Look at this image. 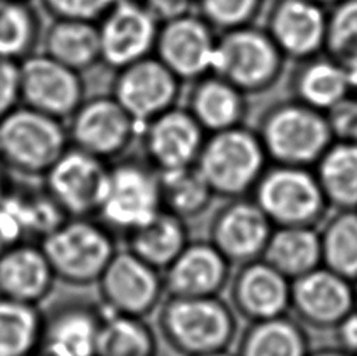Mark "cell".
Returning <instances> with one entry per match:
<instances>
[{"mask_svg": "<svg viewBox=\"0 0 357 356\" xmlns=\"http://www.w3.org/2000/svg\"><path fill=\"white\" fill-rule=\"evenodd\" d=\"M43 43L44 54L80 74L100 63L99 27L94 21L54 19Z\"/></svg>", "mask_w": 357, "mask_h": 356, "instance_id": "27", "label": "cell"}, {"mask_svg": "<svg viewBox=\"0 0 357 356\" xmlns=\"http://www.w3.org/2000/svg\"><path fill=\"white\" fill-rule=\"evenodd\" d=\"M254 131L276 165L314 168L334 142L326 113L293 98L268 105Z\"/></svg>", "mask_w": 357, "mask_h": 356, "instance_id": "2", "label": "cell"}, {"mask_svg": "<svg viewBox=\"0 0 357 356\" xmlns=\"http://www.w3.org/2000/svg\"><path fill=\"white\" fill-rule=\"evenodd\" d=\"M307 356H354V355L342 350L340 347H324V348H318V350H310Z\"/></svg>", "mask_w": 357, "mask_h": 356, "instance_id": "45", "label": "cell"}, {"mask_svg": "<svg viewBox=\"0 0 357 356\" xmlns=\"http://www.w3.org/2000/svg\"><path fill=\"white\" fill-rule=\"evenodd\" d=\"M324 54L345 68L357 65V0H340L328 10Z\"/></svg>", "mask_w": 357, "mask_h": 356, "instance_id": "36", "label": "cell"}, {"mask_svg": "<svg viewBox=\"0 0 357 356\" xmlns=\"http://www.w3.org/2000/svg\"><path fill=\"white\" fill-rule=\"evenodd\" d=\"M266 0H195V11L222 34L256 22Z\"/></svg>", "mask_w": 357, "mask_h": 356, "instance_id": "37", "label": "cell"}, {"mask_svg": "<svg viewBox=\"0 0 357 356\" xmlns=\"http://www.w3.org/2000/svg\"><path fill=\"white\" fill-rule=\"evenodd\" d=\"M104 313L89 304H66L44 316L40 356H94Z\"/></svg>", "mask_w": 357, "mask_h": 356, "instance_id": "23", "label": "cell"}, {"mask_svg": "<svg viewBox=\"0 0 357 356\" xmlns=\"http://www.w3.org/2000/svg\"><path fill=\"white\" fill-rule=\"evenodd\" d=\"M232 264L208 240H190L162 272L168 297H220L231 279Z\"/></svg>", "mask_w": 357, "mask_h": 356, "instance_id": "21", "label": "cell"}, {"mask_svg": "<svg viewBox=\"0 0 357 356\" xmlns=\"http://www.w3.org/2000/svg\"><path fill=\"white\" fill-rule=\"evenodd\" d=\"M251 198L274 228H318L331 209L314 168L293 165H268Z\"/></svg>", "mask_w": 357, "mask_h": 356, "instance_id": "7", "label": "cell"}, {"mask_svg": "<svg viewBox=\"0 0 357 356\" xmlns=\"http://www.w3.org/2000/svg\"><path fill=\"white\" fill-rule=\"evenodd\" d=\"M158 332L178 356L229 350L238 332V317L220 297H165L158 306Z\"/></svg>", "mask_w": 357, "mask_h": 356, "instance_id": "1", "label": "cell"}, {"mask_svg": "<svg viewBox=\"0 0 357 356\" xmlns=\"http://www.w3.org/2000/svg\"><path fill=\"white\" fill-rule=\"evenodd\" d=\"M110 163L77 148L65 151L46 175L41 186L66 217H96L108 193Z\"/></svg>", "mask_w": 357, "mask_h": 356, "instance_id": "9", "label": "cell"}, {"mask_svg": "<svg viewBox=\"0 0 357 356\" xmlns=\"http://www.w3.org/2000/svg\"><path fill=\"white\" fill-rule=\"evenodd\" d=\"M43 325L40 306L0 297V356L36 355Z\"/></svg>", "mask_w": 357, "mask_h": 356, "instance_id": "32", "label": "cell"}, {"mask_svg": "<svg viewBox=\"0 0 357 356\" xmlns=\"http://www.w3.org/2000/svg\"><path fill=\"white\" fill-rule=\"evenodd\" d=\"M24 240H29L25 226L13 201L6 195L0 202V253Z\"/></svg>", "mask_w": 357, "mask_h": 356, "instance_id": "41", "label": "cell"}, {"mask_svg": "<svg viewBox=\"0 0 357 356\" xmlns=\"http://www.w3.org/2000/svg\"><path fill=\"white\" fill-rule=\"evenodd\" d=\"M13 184V176L8 173V170L3 167V163L0 162V202L5 200V196L8 195Z\"/></svg>", "mask_w": 357, "mask_h": 356, "instance_id": "44", "label": "cell"}, {"mask_svg": "<svg viewBox=\"0 0 357 356\" xmlns=\"http://www.w3.org/2000/svg\"><path fill=\"white\" fill-rule=\"evenodd\" d=\"M356 356H357V355H356Z\"/></svg>", "mask_w": 357, "mask_h": 356, "instance_id": "51", "label": "cell"}, {"mask_svg": "<svg viewBox=\"0 0 357 356\" xmlns=\"http://www.w3.org/2000/svg\"><path fill=\"white\" fill-rule=\"evenodd\" d=\"M287 61L266 30L251 24L218 34L212 73L254 96L278 85Z\"/></svg>", "mask_w": 357, "mask_h": 356, "instance_id": "6", "label": "cell"}, {"mask_svg": "<svg viewBox=\"0 0 357 356\" xmlns=\"http://www.w3.org/2000/svg\"><path fill=\"white\" fill-rule=\"evenodd\" d=\"M69 144L108 163L116 162L139 137L137 124L113 96L86 98L66 121Z\"/></svg>", "mask_w": 357, "mask_h": 356, "instance_id": "11", "label": "cell"}, {"mask_svg": "<svg viewBox=\"0 0 357 356\" xmlns=\"http://www.w3.org/2000/svg\"><path fill=\"white\" fill-rule=\"evenodd\" d=\"M289 79L290 98L324 113L351 94L345 66L328 54L295 61Z\"/></svg>", "mask_w": 357, "mask_h": 356, "instance_id": "25", "label": "cell"}, {"mask_svg": "<svg viewBox=\"0 0 357 356\" xmlns=\"http://www.w3.org/2000/svg\"><path fill=\"white\" fill-rule=\"evenodd\" d=\"M96 284L105 314L146 319L167 297L162 272L127 248L114 253Z\"/></svg>", "mask_w": 357, "mask_h": 356, "instance_id": "10", "label": "cell"}, {"mask_svg": "<svg viewBox=\"0 0 357 356\" xmlns=\"http://www.w3.org/2000/svg\"><path fill=\"white\" fill-rule=\"evenodd\" d=\"M326 118L334 140L357 143V98L349 94L333 109L326 112Z\"/></svg>", "mask_w": 357, "mask_h": 356, "instance_id": "39", "label": "cell"}, {"mask_svg": "<svg viewBox=\"0 0 357 356\" xmlns=\"http://www.w3.org/2000/svg\"><path fill=\"white\" fill-rule=\"evenodd\" d=\"M268 163L257 132L241 124L207 133L195 167L216 196L229 200L251 195Z\"/></svg>", "mask_w": 357, "mask_h": 356, "instance_id": "4", "label": "cell"}, {"mask_svg": "<svg viewBox=\"0 0 357 356\" xmlns=\"http://www.w3.org/2000/svg\"><path fill=\"white\" fill-rule=\"evenodd\" d=\"M227 285L229 304L248 323L290 313L291 281L262 258L237 265Z\"/></svg>", "mask_w": 357, "mask_h": 356, "instance_id": "20", "label": "cell"}, {"mask_svg": "<svg viewBox=\"0 0 357 356\" xmlns=\"http://www.w3.org/2000/svg\"><path fill=\"white\" fill-rule=\"evenodd\" d=\"M21 105L19 63L0 59V121Z\"/></svg>", "mask_w": 357, "mask_h": 356, "instance_id": "40", "label": "cell"}, {"mask_svg": "<svg viewBox=\"0 0 357 356\" xmlns=\"http://www.w3.org/2000/svg\"><path fill=\"white\" fill-rule=\"evenodd\" d=\"M318 232L323 267L357 281V211H337L324 218Z\"/></svg>", "mask_w": 357, "mask_h": 356, "instance_id": "34", "label": "cell"}, {"mask_svg": "<svg viewBox=\"0 0 357 356\" xmlns=\"http://www.w3.org/2000/svg\"><path fill=\"white\" fill-rule=\"evenodd\" d=\"M114 2L116 0H43L54 19H82L94 22H98Z\"/></svg>", "mask_w": 357, "mask_h": 356, "instance_id": "38", "label": "cell"}, {"mask_svg": "<svg viewBox=\"0 0 357 356\" xmlns=\"http://www.w3.org/2000/svg\"><path fill=\"white\" fill-rule=\"evenodd\" d=\"M262 259L293 281L323 265L318 228H274Z\"/></svg>", "mask_w": 357, "mask_h": 356, "instance_id": "28", "label": "cell"}, {"mask_svg": "<svg viewBox=\"0 0 357 356\" xmlns=\"http://www.w3.org/2000/svg\"><path fill=\"white\" fill-rule=\"evenodd\" d=\"M85 91L82 74L47 54L33 52L19 61V96L29 109L66 123L86 99Z\"/></svg>", "mask_w": 357, "mask_h": 356, "instance_id": "12", "label": "cell"}, {"mask_svg": "<svg viewBox=\"0 0 357 356\" xmlns=\"http://www.w3.org/2000/svg\"><path fill=\"white\" fill-rule=\"evenodd\" d=\"M41 40V19L30 0H0V59L22 61Z\"/></svg>", "mask_w": 357, "mask_h": 356, "instance_id": "31", "label": "cell"}, {"mask_svg": "<svg viewBox=\"0 0 357 356\" xmlns=\"http://www.w3.org/2000/svg\"><path fill=\"white\" fill-rule=\"evenodd\" d=\"M314 2L320 3V5H323V6H326V8H331V6H334L335 3H339L340 0H314Z\"/></svg>", "mask_w": 357, "mask_h": 356, "instance_id": "47", "label": "cell"}, {"mask_svg": "<svg viewBox=\"0 0 357 356\" xmlns=\"http://www.w3.org/2000/svg\"><path fill=\"white\" fill-rule=\"evenodd\" d=\"M33 356H40V355H38V353H36V355H33Z\"/></svg>", "mask_w": 357, "mask_h": 356, "instance_id": "50", "label": "cell"}, {"mask_svg": "<svg viewBox=\"0 0 357 356\" xmlns=\"http://www.w3.org/2000/svg\"><path fill=\"white\" fill-rule=\"evenodd\" d=\"M310 341L305 329L289 314L250 323L237 341L235 356H307Z\"/></svg>", "mask_w": 357, "mask_h": 356, "instance_id": "29", "label": "cell"}, {"mask_svg": "<svg viewBox=\"0 0 357 356\" xmlns=\"http://www.w3.org/2000/svg\"><path fill=\"white\" fill-rule=\"evenodd\" d=\"M40 245L55 278L73 285L98 283L118 251L114 232L96 217H68Z\"/></svg>", "mask_w": 357, "mask_h": 356, "instance_id": "5", "label": "cell"}, {"mask_svg": "<svg viewBox=\"0 0 357 356\" xmlns=\"http://www.w3.org/2000/svg\"><path fill=\"white\" fill-rule=\"evenodd\" d=\"M201 356H235V355L229 353V350H222V352H213V353H207V355H201Z\"/></svg>", "mask_w": 357, "mask_h": 356, "instance_id": "48", "label": "cell"}, {"mask_svg": "<svg viewBox=\"0 0 357 356\" xmlns=\"http://www.w3.org/2000/svg\"><path fill=\"white\" fill-rule=\"evenodd\" d=\"M98 27L100 63L114 71L154 55L160 24L142 0H116Z\"/></svg>", "mask_w": 357, "mask_h": 356, "instance_id": "15", "label": "cell"}, {"mask_svg": "<svg viewBox=\"0 0 357 356\" xmlns=\"http://www.w3.org/2000/svg\"><path fill=\"white\" fill-rule=\"evenodd\" d=\"M207 133L185 107H174L139 131L144 161L158 173L195 167Z\"/></svg>", "mask_w": 357, "mask_h": 356, "instance_id": "18", "label": "cell"}, {"mask_svg": "<svg viewBox=\"0 0 357 356\" xmlns=\"http://www.w3.org/2000/svg\"><path fill=\"white\" fill-rule=\"evenodd\" d=\"M328 10L314 0H273L264 29L287 60L312 59L326 49Z\"/></svg>", "mask_w": 357, "mask_h": 356, "instance_id": "19", "label": "cell"}, {"mask_svg": "<svg viewBox=\"0 0 357 356\" xmlns=\"http://www.w3.org/2000/svg\"><path fill=\"white\" fill-rule=\"evenodd\" d=\"M218 31L191 11L160 24L154 55L183 84H191L213 69Z\"/></svg>", "mask_w": 357, "mask_h": 356, "instance_id": "16", "label": "cell"}, {"mask_svg": "<svg viewBox=\"0 0 357 356\" xmlns=\"http://www.w3.org/2000/svg\"><path fill=\"white\" fill-rule=\"evenodd\" d=\"M126 248L163 272L190 244L187 221L162 209L148 223L126 234Z\"/></svg>", "mask_w": 357, "mask_h": 356, "instance_id": "26", "label": "cell"}, {"mask_svg": "<svg viewBox=\"0 0 357 356\" xmlns=\"http://www.w3.org/2000/svg\"><path fill=\"white\" fill-rule=\"evenodd\" d=\"M55 281L40 242L24 240L0 253V297L40 306Z\"/></svg>", "mask_w": 357, "mask_h": 356, "instance_id": "22", "label": "cell"}, {"mask_svg": "<svg viewBox=\"0 0 357 356\" xmlns=\"http://www.w3.org/2000/svg\"><path fill=\"white\" fill-rule=\"evenodd\" d=\"M160 173L138 158L110 163L108 193L98 218L113 232L124 236L162 211Z\"/></svg>", "mask_w": 357, "mask_h": 356, "instance_id": "8", "label": "cell"}, {"mask_svg": "<svg viewBox=\"0 0 357 356\" xmlns=\"http://www.w3.org/2000/svg\"><path fill=\"white\" fill-rule=\"evenodd\" d=\"M314 171L329 207L357 211V143L334 140Z\"/></svg>", "mask_w": 357, "mask_h": 356, "instance_id": "30", "label": "cell"}, {"mask_svg": "<svg viewBox=\"0 0 357 356\" xmlns=\"http://www.w3.org/2000/svg\"><path fill=\"white\" fill-rule=\"evenodd\" d=\"M142 2L158 24L174 21L195 11V0H142Z\"/></svg>", "mask_w": 357, "mask_h": 356, "instance_id": "42", "label": "cell"}, {"mask_svg": "<svg viewBox=\"0 0 357 356\" xmlns=\"http://www.w3.org/2000/svg\"><path fill=\"white\" fill-rule=\"evenodd\" d=\"M348 73V80H349V91H351L353 96L357 98V65H353L349 68H345Z\"/></svg>", "mask_w": 357, "mask_h": 356, "instance_id": "46", "label": "cell"}, {"mask_svg": "<svg viewBox=\"0 0 357 356\" xmlns=\"http://www.w3.org/2000/svg\"><path fill=\"white\" fill-rule=\"evenodd\" d=\"M182 85L183 82L155 55H149L116 71L112 96L143 127L177 107Z\"/></svg>", "mask_w": 357, "mask_h": 356, "instance_id": "13", "label": "cell"}, {"mask_svg": "<svg viewBox=\"0 0 357 356\" xmlns=\"http://www.w3.org/2000/svg\"><path fill=\"white\" fill-rule=\"evenodd\" d=\"M337 339V347L351 355H357V309L351 311L333 332Z\"/></svg>", "mask_w": 357, "mask_h": 356, "instance_id": "43", "label": "cell"}, {"mask_svg": "<svg viewBox=\"0 0 357 356\" xmlns=\"http://www.w3.org/2000/svg\"><path fill=\"white\" fill-rule=\"evenodd\" d=\"M160 187L162 207L183 221L199 218L216 196L196 167L162 173Z\"/></svg>", "mask_w": 357, "mask_h": 356, "instance_id": "35", "label": "cell"}, {"mask_svg": "<svg viewBox=\"0 0 357 356\" xmlns=\"http://www.w3.org/2000/svg\"><path fill=\"white\" fill-rule=\"evenodd\" d=\"M274 225L251 196L229 198L215 209L207 228V240L232 265L264 256Z\"/></svg>", "mask_w": 357, "mask_h": 356, "instance_id": "14", "label": "cell"}, {"mask_svg": "<svg viewBox=\"0 0 357 356\" xmlns=\"http://www.w3.org/2000/svg\"><path fill=\"white\" fill-rule=\"evenodd\" d=\"M69 146L65 121L22 104L0 121V162L19 179L41 181Z\"/></svg>", "mask_w": 357, "mask_h": 356, "instance_id": "3", "label": "cell"}, {"mask_svg": "<svg viewBox=\"0 0 357 356\" xmlns=\"http://www.w3.org/2000/svg\"><path fill=\"white\" fill-rule=\"evenodd\" d=\"M354 309V283L326 267L291 281L290 313L305 329L334 332Z\"/></svg>", "mask_w": 357, "mask_h": 356, "instance_id": "17", "label": "cell"}, {"mask_svg": "<svg viewBox=\"0 0 357 356\" xmlns=\"http://www.w3.org/2000/svg\"><path fill=\"white\" fill-rule=\"evenodd\" d=\"M250 96L221 75L208 73L190 84L187 109L206 133H215L245 124Z\"/></svg>", "mask_w": 357, "mask_h": 356, "instance_id": "24", "label": "cell"}, {"mask_svg": "<svg viewBox=\"0 0 357 356\" xmlns=\"http://www.w3.org/2000/svg\"><path fill=\"white\" fill-rule=\"evenodd\" d=\"M94 356H157L155 334L144 319L104 313Z\"/></svg>", "mask_w": 357, "mask_h": 356, "instance_id": "33", "label": "cell"}, {"mask_svg": "<svg viewBox=\"0 0 357 356\" xmlns=\"http://www.w3.org/2000/svg\"><path fill=\"white\" fill-rule=\"evenodd\" d=\"M354 300H356V309H357V281H354Z\"/></svg>", "mask_w": 357, "mask_h": 356, "instance_id": "49", "label": "cell"}]
</instances>
